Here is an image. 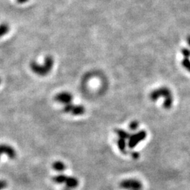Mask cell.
Masks as SVG:
<instances>
[{
    "instance_id": "6da1fadb",
    "label": "cell",
    "mask_w": 190,
    "mask_h": 190,
    "mask_svg": "<svg viewBox=\"0 0 190 190\" xmlns=\"http://www.w3.org/2000/svg\"><path fill=\"white\" fill-rule=\"evenodd\" d=\"M160 97H163V107L166 109H169L172 107L173 104V97L171 91L168 87H162L157 90H154V91L151 92L150 99L153 101H156L158 100Z\"/></svg>"
},
{
    "instance_id": "7a4b0ae2",
    "label": "cell",
    "mask_w": 190,
    "mask_h": 190,
    "mask_svg": "<svg viewBox=\"0 0 190 190\" xmlns=\"http://www.w3.org/2000/svg\"><path fill=\"white\" fill-rule=\"evenodd\" d=\"M54 61L52 57L48 56L45 59V62L43 64H39L35 61H32L30 64V68H31L32 73L39 76H45L50 73L52 70L53 66H54Z\"/></svg>"
},
{
    "instance_id": "3957f363",
    "label": "cell",
    "mask_w": 190,
    "mask_h": 190,
    "mask_svg": "<svg viewBox=\"0 0 190 190\" xmlns=\"http://www.w3.org/2000/svg\"><path fill=\"white\" fill-rule=\"evenodd\" d=\"M119 186L122 189L125 190H142L143 188L142 182L134 178L123 180L120 182Z\"/></svg>"
},
{
    "instance_id": "277c9868",
    "label": "cell",
    "mask_w": 190,
    "mask_h": 190,
    "mask_svg": "<svg viewBox=\"0 0 190 190\" xmlns=\"http://www.w3.org/2000/svg\"><path fill=\"white\" fill-rule=\"evenodd\" d=\"M147 132L145 130H140L131 135L128 139V143H127V147L130 149H134L136 147L139 143H140L142 141L144 140L147 137Z\"/></svg>"
},
{
    "instance_id": "5b68a950",
    "label": "cell",
    "mask_w": 190,
    "mask_h": 190,
    "mask_svg": "<svg viewBox=\"0 0 190 190\" xmlns=\"http://www.w3.org/2000/svg\"><path fill=\"white\" fill-rule=\"evenodd\" d=\"M63 111L66 113H71L73 115H81L85 113V108L82 105H74L69 104L65 105Z\"/></svg>"
},
{
    "instance_id": "8992f818",
    "label": "cell",
    "mask_w": 190,
    "mask_h": 190,
    "mask_svg": "<svg viewBox=\"0 0 190 190\" xmlns=\"http://www.w3.org/2000/svg\"><path fill=\"white\" fill-rule=\"evenodd\" d=\"M3 154L6 155L10 159H15L17 156L16 149L11 145L7 144H0V157Z\"/></svg>"
},
{
    "instance_id": "52a82bcc",
    "label": "cell",
    "mask_w": 190,
    "mask_h": 190,
    "mask_svg": "<svg viewBox=\"0 0 190 190\" xmlns=\"http://www.w3.org/2000/svg\"><path fill=\"white\" fill-rule=\"evenodd\" d=\"M73 95L68 92H62L58 93L54 97L56 101L60 104H63L64 105L71 104L73 101Z\"/></svg>"
},
{
    "instance_id": "ba28073f",
    "label": "cell",
    "mask_w": 190,
    "mask_h": 190,
    "mask_svg": "<svg viewBox=\"0 0 190 190\" xmlns=\"http://www.w3.org/2000/svg\"><path fill=\"white\" fill-rule=\"evenodd\" d=\"M64 190H73L77 188L79 185V180L78 178L72 176H68L64 183Z\"/></svg>"
},
{
    "instance_id": "9c48e42d",
    "label": "cell",
    "mask_w": 190,
    "mask_h": 190,
    "mask_svg": "<svg viewBox=\"0 0 190 190\" xmlns=\"http://www.w3.org/2000/svg\"><path fill=\"white\" fill-rule=\"evenodd\" d=\"M52 168L54 169V170L57 171V172L61 173L64 172V170H66V166L64 162H62L61 161H57L53 163Z\"/></svg>"
},
{
    "instance_id": "30bf717a",
    "label": "cell",
    "mask_w": 190,
    "mask_h": 190,
    "mask_svg": "<svg viewBox=\"0 0 190 190\" xmlns=\"http://www.w3.org/2000/svg\"><path fill=\"white\" fill-rule=\"evenodd\" d=\"M115 133H116V135L119 136V137L120 139H123V140H128L130 137V134L128 132H127L124 130L122 129H115Z\"/></svg>"
},
{
    "instance_id": "8fae6325",
    "label": "cell",
    "mask_w": 190,
    "mask_h": 190,
    "mask_svg": "<svg viewBox=\"0 0 190 190\" xmlns=\"http://www.w3.org/2000/svg\"><path fill=\"white\" fill-rule=\"evenodd\" d=\"M117 144H118V147H119L120 152L122 153V154H126L127 144H126V140L119 138V140H118L117 141Z\"/></svg>"
},
{
    "instance_id": "7c38bea8",
    "label": "cell",
    "mask_w": 190,
    "mask_h": 190,
    "mask_svg": "<svg viewBox=\"0 0 190 190\" xmlns=\"http://www.w3.org/2000/svg\"><path fill=\"white\" fill-rule=\"evenodd\" d=\"M10 31V26L5 23L0 24V38L5 36Z\"/></svg>"
},
{
    "instance_id": "4fadbf2b",
    "label": "cell",
    "mask_w": 190,
    "mask_h": 190,
    "mask_svg": "<svg viewBox=\"0 0 190 190\" xmlns=\"http://www.w3.org/2000/svg\"><path fill=\"white\" fill-rule=\"evenodd\" d=\"M182 66L183 68H185L187 71H188L190 73V60L187 58H185L182 61Z\"/></svg>"
},
{
    "instance_id": "5bb4252c",
    "label": "cell",
    "mask_w": 190,
    "mask_h": 190,
    "mask_svg": "<svg viewBox=\"0 0 190 190\" xmlns=\"http://www.w3.org/2000/svg\"><path fill=\"white\" fill-rule=\"evenodd\" d=\"M139 126H140V124L136 120H134V121H132L130 123L129 125V128L132 131H135L139 128Z\"/></svg>"
},
{
    "instance_id": "9a60e30c",
    "label": "cell",
    "mask_w": 190,
    "mask_h": 190,
    "mask_svg": "<svg viewBox=\"0 0 190 190\" xmlns=\"http://www.w3.org/2000/svg\"><path fill=\"white\" fill-rule=\"evenodd\" d=\"M181 53L183 57L185 58H187V59H189L190 57V50L187 48H182L181 50Z\"/></svg>"
},
{
    "instance_id": "2e32d148",
    "label": "cell",
    "mask_w": 190,
    "mask_h": 190,
    "mask_svg": "<svg viewBox=\"0 0 190 190\" xmlns=\"http://www.w3.org/2000/svg\"><path fill=\"white\" fill-rule=\"evenodd\" d=\"M8 186V183L6 180H0V190H4Z\"/></svg>"
},
{
    "instance_id": "e0dca14e",
    "label": "cell",
    "mask_w": 190,
    "mask_h": 190,
    "mask_svg": "<svg viewBox=\"0 0 190 190\" xmlns=\"http://www.w3.org/2000/svg\"><path fill=\"white\" fill-rule=\"evenodd\" d=\"M131 156H132V158H133V159H138L139 157H140V154L137 152H134L132 153Z\"/></svg>"
},
{
    "instance_id": "ac0fdd59",
    "label": "cell",
    "mask_w": 190,
    "mask_h": 190,
    "mask_svg": "<svg viewBox=\"0 0 190 190\" xmlns=\"http://www.w3.org/2000/svg\"><path fill=\"white\" fill-rule=\"evenodd\" d=\"M16 2H17L18 3L22 4L26 3V2H28V0H16Z\"/></svg>"
},
{
    "instance_id": "d6986e66",
    "label": "cell",
    "mask_w": 190,
    "mask_h": 190,
    "mask_svg": "<svg viewBox=\"0 0 190 190\" xmlns=\"http://www.w3.org/2000/svg\"><path fill=\"white\" fill-rule=\"evenodd\" d=\"M187 44H188V45L190 47V35L187 36Z\"/></svg>"
},
{
    "instance_id": "ffe728a7",
    "label": "cell",
    "mask_w": 190,
    "mask_h": 190,
    "mask_svg": "<svg viewBox=\"0 0 190 190\" xmlns=\"http://www.w3.org/2000/svg\"><path fill=\"white\" fill-rule=\"evenodd\" d=\"M1 83H2V79L1 78H0V85H1Z\"/></svg>"
},
{
    "instance_id": "44dd1931",
    "label": "cell",
    "mask_w": 190,
    "mask_h": 190,
    "mask_svg": "<svg viewBox=\"0 0 190 190\" xmlns=\"http://www.w3.org/2000/svg\"><path fill=\"white\" fill-rule=\"evenodd\" d=\"M135 190H137V189H135Z\"/></svg>"
}]
</instances>
